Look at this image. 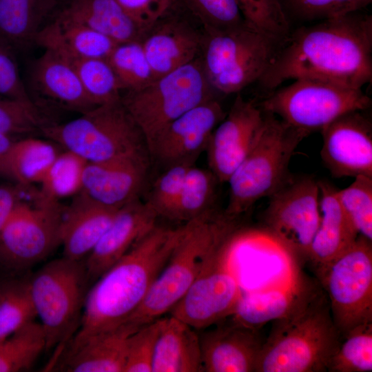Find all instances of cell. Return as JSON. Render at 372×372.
Segmentation results:
<instances>
[{"instance_id": "6da1fadb", "label": "cell", "mask_w": 372, "mask_h": 372, "mask_svg": "<svg viewBox=\"0 0 372 372\" xmlns=\"http://www.w3.org/2000/svg\"><path fill=\"white\" fill-rule=\"evenodd\" d=\"M258 81L273 89L310 79L361 88L372 79V18L356 12L322 20L286 37Z\"/></svg>"}, {"instance_id": "7a4b0ae2", "label": "cell", "mask_w": 372, "mask_h": 372, "mask_svg": "<svg viewBox=\"0 0 372 372\" xmlns=\"http://www.w3.org/2000/svg\"><path fill=\"white\" fill-rule=\"evenodd\" d=\"M184 230L185 225H156L100 276L87 292L79 327L70 342L125 322L144 300Z\"/></svg>"}, {"instance_id": "3957f363", "label": "cell", "mask_w": 372, "mask_h": 372, "mask_svg": "<svg viewBox=\"0 0 372 372\" xmlns=\"http://www.w3.org/2000/svg\"><path fill=\"white\" fill-rule=\"evenodd\" d=\"M273 322L254 372L327 371L340 335L323 294L308 291L289 313Z\"/></svg>"}, {"instance_id": "277c9868", "label": "cell", "mask_w": 372, "mask_h": 372, "mask_svg": "<svg viewBox=\"0 0 372 372\" xmlns=\"http://www.w3.org/2000/svg\"><path fill=\"white\" fill-rule=\"evenodd\" d=\"M235 218L213 211L185 224L184 232L144 300L125 322L141 327L168 313L237 229Z\"/></svg>"}, {"instance_id": "5b68a950", "label": "cell", "mask_w": 372, "mask_h": 372, "mask_svg": "<svg viewBox=\"0 0 372 372\" xmlns=\"http://www.w3.org/2000/svg\"><path fill=\"white\" fill-rule=\"evenodd\" d=\"M264 112V125L257 141L227 182L229 201L225 213L233 218L248 211L260 199L269 197L289 179L291 157L308 136Z\"/></svg>"}, {"instance_id": "8992f818", "label": "cell", "mask_w": 372, "mask_h": 372, "mask_svg": "<svg viewBox=\"0 0 372 372\" xmlns=\"http://www.w3.org/2000/svg\"><path fill=\"white\" fill-rule=\"evenodd\" d=\"M40 131L87 162L149 156L145 138L121 99L95 106L66 123L46 124Z\"/></svg>"}, {"instance_id": "52a82bcc", "label": "cell", "mask_w": 372, "mask_h": 372, "mask_svg": "<svg viewBox=\"0 0 372 372\" xmlns=\"http://www.w3.org/2000/svg\"><path fill=\"white\" fill-rule=\"evenodd\" d=\"M278 43L247 21L223 30H203L200 58L213 90L235 94L259 81Z\"/></svg>"}, {"instance_id": "ba28073f", "label": "cell", "mask_w": 372, "mask_h": 372, "mask_svg": "<svg viewBox=\"0 0 372 372\" xmlns=\"http://www.w3.org/2000/svg\"><path fill=\"white\" fill-rule=\"evenodd\" d=\"M214 91L199 56L141 89L126 91L121 101L147 147L175 119L214 99Z\"/></svg>"}, {"instance_id": "9c48e42d", "label": "cell", "mask_w": 372, "mask_h": 372, "mask_svg": "<svg viewBox=\"0 0 372 372\" xmlns=\"http://www.w3.org/2000/svg\"><path fill=\"white\" fill-rule=\"evenodd\" d=\"M37 316L43 329L46 351L67 344L77 331L89 280L85 261L63 256L28 278Z\"/></svg>"}, {"instance_id": "30bf717a", "label": "cell", "mask_w": 372, "mask_h": 372, "mask_svg": "<svg viewBox=\"0 0 372 372\" xmlns=\"http://www.w3.org/2000/svg\"><path fill=\"white\" fill-rule=\"evenodd\" d=\"M371 103L361 88L299 79L265 99L260 108L309 135L347 113L364 111Z\"/></svg>"}, {"instance_id": "8fae6325", "label": "cell", "mask_w": 372, "mask_h": 372, "mask_svg": "<svg viewBox=\"0 0 372 372\" xmlns=\"http://www.w3.org/2000/svg\"><path fill=\"white\" fill-rule=\"evenodd\" d=\"M333 322L342 335L372 322V245L359 235L342 254L316 272Z\"/></svg>"}, {"instance_id": "7c38bea8", "label": "cell", "mask_w": 372, "mask_h": 372, "mask_svg": "<svg viewBox=\"0 0 372 372\" xmlns=\"http://www.w3.org/2000/svg\"><path fill=\"white\" fill-rule=\"evenodd\" d=\"M63 209L39 193L36 204L20 202L0 231V261L21 269L48 257L61 245Z\"/></svg>"}, {"instance_id": "4fadbf2b", "label": "cell", "mask_w": 372, "mask_h": 372, "mask_svg": "<svg viewBox=\"0 0 372 372\" xmlns=\"http://www.w3.org/2000/svg\"><path fill=\"white\" fill-rule=\"evenodd\" d=\"M233 233L169 311L170 316L194 329L207 328L229 318L243 291L229 262V240Z\"/></svg>"}, {"instance_id": "5bb4252c", "label": "cell", "mask_w": 372, "mask_h": 372, "mask_svg": "<svg viewBox=\"0 0 372 372\" xmlns=\"http://www.w3.org/2000/svg\"><path fill=\"white\" fill-rule=\"evenodd\" d=\"M266 229L296 257L308 259L320 220V187L311 178L289 179L269 196Z\"/></svg>"}, {"instance_id": "9a60e30c", "label": "cell", "mask_w": 372, "mask_h": 372, "mask_svg": "<svg viewBox=\"0 0 372 372\" xmlns=\"http://www.w3.org/2000/svg\"><path fill=\"white\" fill-rule=\"evenodd\" d=\"M265 112L238 94L229 112L214 130L205 149L210 171L227 183L257 141Z\"/></svg>"}, {"instance_id": "2e32d148", "label": "cell", "mask_w": 372, "mask_h": 372, "mask_svg": "<svg viewBox=\"0 0 372 372\" xmlns=\"http://www.w3.org/2000/svg\"><path fill=\"white\" fill-rule=\"evenodd\" d=\"M225 114L214 98L198 105L169 123L153 140L147 146L149 155L165 168L194 165Z\"/></svg>"}, {"instance_id": "e0dca14e", "label": "cell", "mask_w": 372, "mask_h": 372, "mask_svg": "<svg viewBox=\"0 0 372 372\" xmlns=\"http://www.w3.org/2000/svg\"><path fill=\"white\" fill-rule=\"evenodd\" d=\"M362 111L347 113L320 132L321 158L335 178L372 177V127Z\"/></svg>"}, {"instance_id": "ac0fdd59", "label": "cell", "mask_w": 372, "mask_h": 372, "mask_svg": "<svg viewBox=\"0 0 372 372\" xmlns=\"http://www.w3.org/2000/svg\"><path fill=\"white\" fill-rule=\"evenodd\" d=\"M158 214L139 198L120 208L85 261L89 282H95L152 230Z\"/></svg>"}, {"instance_id": "d6986e66", "label": "cell", "mask_w": 372, "mask_h": 372, "mask_svg": "<svg viewBox=\"0 0 372 372\" xmlns=\"http://www.w3.org/2000/svg\"><path fill=\"white\" fill-rule=\"evenodd\" d=\"M180 6L150 28L141 40L155 78L170 72L200 56L203 33L185 16Z\"/></svg>"}, {"instance_id": "ffe728a7", "label": "cell", "mask_w": 372, "mask_h": 372, "mask_svg": "<svg viewBox=\"0 0 372 372\" xmlns=\"http://www.w3.org/2000/svg\"><path fill=\"white\" fill-rule=\"evenodd\" d=\"M149 157L129 156L87 162L81 192L113 209L138 199L146 178Z\"/></svg>"}, {"instance_id": "44dd1931", "label": "cell", "mask_w": 372, "mask_h": 372, "mask_svg": "<svg viewBox=\"0 0 372 372\" xmlns=\"http://www.w3.org/2000/svg\"><path fill=\"white\" fill-rule=\"evenodd\" d=\"M199 337L203 371L254 372L264 342L258 330L231 322Z\"/></svg>"}, {"instance_id": "7402d4cb", "label": "cell", "mask_w": 372, "mask_h": 372, "mask_svg": "<svg viewBox=\"0 0 372 372\" xmlns=\"http://www.w3.org/2000/svg\"><path fill=\"white\" fill-rule=\"evenodd\" d=\"M138 328L124 322L81 340L68 342L59 369L68 372H124L128 340Z\"/></svg>"}, {"instance_id": "603a6c76", "label": "cell", "mask_w": 372, "mask_h": 372, "mask_svg": "<svg viewBox=\"0 0 372 372\" xmlns=\"http://www.w3.org/2000/svg\"><path fill=\"white\" fill-rule=\"evenodd\" d=\"M28 83L44 99L81 114L94 107L72 65L56 52L44 49L28 70Z\"/></svg>"}, {"instance_id": "cb8c5ba5", "label": "cell", "mask_w": 372, "mask_h": 372, "mask_svg": "<svg viewBox=\"0 0 372 372\" xmlns=\"http://www.w3.org/2000/svg\"><path fill=\"white\" fill-rule=\"evenodd\" d=\"M64 207L61 225L63 256L82 260L100 240L119 209L102 205L79 192Z\"/></svg>"}, {"instance_id": "d4e9b609", "label": "cell", "mask_w": 372, "mask_h": 372, "mask_svg": "<svg viewBox=\"0 0 372 372\" xmlns=\"http://www.w3.org/2000/svg\"><path fill=\"white\" fill-rule=\"evenodd\" d=\"M318 184L320 220L308 256L316 272L346 251L359 236L338 200L337 189L324 181Z\"/></svg>"}, {"instance_id": "484cf974", "label": "cell", "mask_w": 372, "mask_h": 372, "mask_svg": "<svg viewBox=\"0 0 372 372\" xmlns=\"http://www.w3.org/2000/svg\"><path fill=\"white\" fill-rule=\"evenodd\" d=\"M60 10L58 0H0V44L14 54L30 48Z\"/></svg>"}, {"instance_id": "4316f807", "label": "cell", "mask_w": 372, "mask_h": 372, "mask_svg": "<svg viewBox=\"0 0 372 372\" xmlns=\"http://www.w3.org/2000/svg\"><path fill=\"white\" fill-rule=\"evenodd\" d=\"M202 371L200 337L194 329L172 316L160 318L152 372Z\"/></svg>"}, {"instance_id": "83f0119b", "label": "cell", "mask_w": 372, "mask_h": 372, "mask_svg": "<svg viewBox=\"0 0 372 372\" xmlns=\"http://www.w3.org/2000/svg\"><path fill=\"white\" fill-rule=\"evenodd\" d=\"M308 291L298 281L286 286L242 291L229 316L231 322L259 330L267 322L289 313Z\"/></svg>"}, {"instance_id": "f1b7e54d", "label": "cell", "mask_w": 372, "mask_h": 372, "mask_svg": "<svg viewBox=\"0 0 372 372\" xmlns=\"http://www.w3.org/2000/svg\"><path fill=\"white\" fill-rule=\"evenodd\" d=\"M35 45L81 58L107 59L117 43L58 12L39 32Z\"/></svg>"}, {"instance_id": "f546056e", "label": "cell", "mask_w": 372, "mask_h": 372, "mask_svg": "<svg viewBox=\"0 0 372 372\" xmlns=\"http://www.w3.org/2000/svg\"><path fill=\"white\" fill-rule=\"evenodd\" d=\"M117 44L141 41L146 32L116 0H73L59 11Z\"/></svg>"}, {"instance_id": "4dcf8cb0", "label": "cell", "mask_w": 372, "mask_h": 372, "mask_svg": "<svg viewBox=\"0 0 372 372\" xmlns=\"http://www.w3.org/2000/svg\"><path fill=\"white\" fill-rule=\"evenodd\" d=\"M59 153L56 144L49 139L15 140L0 161V174L21 186L40 183Z\"/></svg>"}, {"instance_id": "1f68e13d", "label": "cell", "mask_w": 372, "mask_h": 372, "mask_svg": "<svg viewBox=\"0 0 372 372\" xmlns=\"http://www.w3.org/2000/svg\"><path fill=\"white\" fill-rule=\"evenodd\" d=\"M56 52L72 65L94 105L121 99L123 88L107 59L81 58L68 53Z\"/></svg>"}, {"instance_id": "d6a6232c", "label": "cell", "mask_w": 372, "mask_h": 372, "mask_svg": "<svg viewBox=\"0 0 372 372\" xmlns=\"http://www.w3.org/2000/svg\"><path fill=\"white\" fill-rule=\"evenodd\" d=\"M218 182L210 169L192 165L169 219L186 223L211 212Z\"/></svg>"}, {"instance_id": "836d02e7", "label": "cell", "mask_w": 372, "mask_h": 372, "mask_svg": "<svg viewBox=\"0 0 372 372\" xmlns=\"http://www.w3.org/2000/svg\"><path fill=\"white\" fill-rule=\"evenodd\" d=\"M45 349L41 324L34 320L25 324L0 342V372L30 369Z\"/></svg>"}, {"instance_id": "e575fe53", "label": "cell", "mask_w": 372, "mask_h": 372, "mask_svg": "<svg viewBox=\"0 0 372 372\" xmlns=\"http://www.w3.org/2000/svg\"><path fill=\"white\" fill-rule=\"evenodd\" d=\"M87 161L64 149L51 164L40 184L39 194L43 198L59 201L81 192Z\"/></svg>"}, {"instance_id": "d590c367", "label": "cell", "mask_w": 372, "mask_h": 372, "mask_svg": "<svg viewBox=\"0 0 372 372\" xmlns=\"http://www.w3.org/2000/svg\"><path fill=\"white\" fill-rule=\"evenodd\" d=\"M36 318L28 278L0 284V342Z\"/></svg>"}, {"instance_id": "8d00e7d4", "label": "cell", "mask_w": 372, "mask_h": 372, "mask_svg": "<svg viewBox=\"0 0 372 372\" xmlns=\"http://www.w3.org/2000/svg\"><path fill=\"white\" fill-rule=\"evenodd\" d=\"M330 359L329 372L372 371V322L358 325L341 335Z\"/></svg>"}, {"instance_id": "74e56055", "label": "cell", "mask_w": 372, "mask_h": 372, "mask_svg": "<svg viewBox=\"0 0 372 372\" xmlns=\"http://www.w3.org/2000/svg\"><path fill=\"white\" fill-rule=\"evenodd\" d=\"M107 59L123 91L141 89L156 79L141 41L117 44Z\"/></svg>"}, {"instance_id": "f35d334b", "label": "cell", "mask_w": 372, "mask_h": 372, "mask_svg": "<svg viewBox=\"0 0 372 372\" xmlns=\"http://www.w3.org/2000/svg\"><path fill=\"white\" fill-rule=\"evenodd\" d=\"M344 210L359 235L372 240V177L358 176L347 187L337 189Z\"/></svg>"}, {"instance_id": "ab89813d", "label": "cell", "mask_w": 372, "mask_h": 372, "mask_svg": "<svg viewBox=\"0 0 372 372\" xmlns=\"http://www.w3.org/2000/svg\"><path fill=\"white\" fill-rule=\"evenodd\" d=\"M245 20L277 42L289 34V25L279 0H237Z\"/></svg>"}, {"instance_id": "60d3db41", "label": "cell", "mask_w": 372, "mask_h": 372, "mask_svg": "<svg viewBox=\"0 0 372 372\" xmlns=\"http://www.w3.org/2000/svg\"><path fill=\"white\" fill-rule=\"evenodd\" d=\"M182 7L203 30H223L246 21L237 0H178Z\"/></svg>"}, {"instance_id": "b9f144b4", "label": "cell", "mask_w": 372, "mask_h": 372, "mask_svg": "<svg viewBox=\"0 0 372 372\" xmlns=\"http://www.w3.org/2000/svg\"><path fill=\"white\" fill-rule=\"evenodd\" d=\"M46 124L37 105L0 96V133L26 134Z\"/></svg>"}, {"instance_id": "7bdbcfd3", "label": "cell", "mask_w": 372, "mask_h": 372, "mask_svg": "<svg viewBox=\"0 0 372 372\" xmlns=\"http://www.w3.org/2000/svg\"><path fill=\"white\" fill-rule=\"evenodd\" d=\"M194 165L179 164L166 168L154 183L147 202L158 214L169 219L182 189L186 174Z\"/></svg>"}, {"instance_id": "ee69618b", "label": "cell", "mask_w": 372, "mask_h": 372, "mask_svg": "<svg viewBox=\"0 0 372 372\" xmlns=\"http://www.w3.org/2000/svg\"><path fill=\"white\" fill-rule=\"evenodd\" d=\"M160 318L144 324L128 340L124 372H152Z\"/></svg>"}, {"instance_id": "f6af8a7d", "label": "cell", "mask_w": 372, "mask_h": 372, "mask_svg": "<svg viewBox=\"0 0 372 372\" xmlns=\"http://www.w3.org/2000/svg\"><path fill=\"white\" fill-rule=\"evenodd\" d=\"M293 10L307 19H327L356 12L372 0H289Z\"/></svg>"}, {"instance_id": "bcb514c9", "label": "cell", "mask_w": 372, "mask_h": 372, "mask_svg": "<svg viewBox=\"0 0 372 372\" xmlns=\"http://www.w3.org/2000/svg\"><path fill=\"white\" fill-rule=\"evenodd\" d=\"M0 96L37 105L22 80L15 54L0 44Z\"/></svg>"}, {"instance_id": "7dc6e473", "label": "cell", "mask_w": 372, "mask_h": 372, "mask_svg": "<svg viewBox=\"0 0 372 372\" xmlns=\"http://www.w3.org/2000/svg\"><path fill=\"white\" fill-rule=\"evenodd\" d=\"M146 32L161 19L181 6L178 0H116Z\"/></svg>"}, {"instance_id": "c3c4849f", "label": "cell", "mask_w": 372, "mask_h": 372, "mask_svg": "<svg viewBox=\"0 0 372 372\" xmlns=\"http://www.w3.org/2000/svg\"><path fill=\"white\" fill-rule=\"evenodd\" d=\"M21 191L12 186H0V231L17 205L22 201Z\"/></svg>"}, {"instance_id": "681fc988", "label": "cell", "mask_w": 372, "mask_h": 372, "mask_svg": "<svg viewBox=\"0 0 372 372\" xmlns=\"http://www.w3.org/2000/svg\"><path fill=\"white\" fill-rule=\"evenodd\" d=\"M14 136L0 133V161L10 149L15 141Z\"/></svg>"}, {"instance_id": "f907efd6", "label": "cell", "mask_w": 372, "mask_h": 372, "mask_svg": "<svg viewBox=\"0 0 372 372\" xmlns=\"http://www.w3.org/2000/svg\"><path fill=\"white\" fill-rule=\"evenodd\" d=\"M58 1L61 5V8L62 7L65 6V5H67L68 3H69L73 0H58Z\"/></svg>"}]
</instances>
